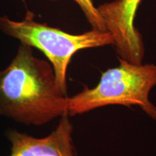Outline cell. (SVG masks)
I'll list each match as a JSON object with an SVG mask.
<instances>
[{"label": "cell", "instance_id": "obj_3", "mask_svg": "<svg viewBox=\"0 0 156 156\" xmlns=\"http://www.w3.org/2000/svg\"><path fill=\"white\" fill-rule=\"evenodd\" d=\"M0 31L40 50L53 67L58 90L67 96V68L74 54L80 50L114 44V38L108 31L92 29L81 34H68L36 22L30 12L21 21L13 20L7 16L0 17Z\"/></svg>", "mask_w": 156, "mask_h": 156}, {"label": "cell", "instance_id": "obj_4", "mask_svg": "<svg viewBox=\"0 0 156 156\" xmlns=\"http://www.w3.org/2000/svg\"><path fill=\"white\" fill-rule=\"evenodd\" d=\"M142 0H114L97 7L114 38L119 58L140 64L145 56L142 34L134 26V19Z\"/></svg>", "mask_w": 156, "mask_h": 156}, {"label": "cell", "instance_id": "obj_5", "mask_svg": "<svg viewBox=\"0 0 156 156\" xmlns=\"http://www.w3.org/2000/svg\"><path fill=\"white\" fill-rule=\"evenodd\" d=\"M74 127L69 116L60 117L51 133L38 138L9 129L6 136L11 143L9 156H77L73 142Z\"/></svg>", "mask_w": 156, "mask_h": 156}, {"label": "cell", "instance_id": "obj_1", "mask_svg": "<svg viewBox=\"0 0 156 156\" xmlns=\"http://www.w3.org/2000/svg\"><path fill=\"white\" fill-rule=\"evenodd\" d=\"M68 96L60 92L50 62L20 43L0 71V115L26 125L41 126L67 114Z\"/></svg>", "mask_w": 156, "mask_h": 156}, {"label": "cell", "instance_id": "obj_2", "mask_svg": "<svg viewBox=\"0 0 156 156\" xmlns=\"http://www.w3.org/2000/svg\"><path fill=\"white\" fill-rule=\"evenodd\" d=\"M119 64L103 72L98 83L68 97L67 114L75 116L102 107L136 106L156 120V106L150 93L156 86V65L136 64L119 58Z\"/></svg>", "mask_w": 156, "mask_h": 156}, {"label": "cell", "instance_id": "obj_6", "mask_svg": "<svg viewBox=\"0 0 156 156\" xmlns=\"http://www.w3.org/2000/svg\"><path fill=\"white\" fill-rule=\"evenodd\" d=\"M50 1L56 2L58 0H50ZM73 1L80 7L81 10L85 14L87 20L92 26L93 29L107 31L104 20L92 0H73Z\"/></svg>", "mask_w": 156, "mask_h": 156}]
</instances>
